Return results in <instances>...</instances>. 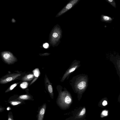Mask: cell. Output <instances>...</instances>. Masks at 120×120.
<instances>
[{
	"mask_svg": "<svg viewBox=\"0 0 120 120\" xmlns=\"http://www.w3.org/2000/svg\"><path fill=\"white\" fill-rule=\"evenodd\" d=\"M16 100L24 101L26 100H33L32 97L28 94H24L19 96L15 99Z\"/></svg>",
	"mask_w": 120,
	"mask_h": 120,
	"instance_id": "cell-7",
	"label": "cell"
},
{
	"mask_svg": "<svg viewBox=\"0 0 120 120\" xmlns=\"http://www.w3.org/2000/svg\"><path fill=\"white\" fill-rule=\"evenodd\" d=\"M0 54L3 60L8 64H13L17 61L16 57L10 51H3L1 52Z\"/></svg>",
	"mask_w": 120,
	"mask_h": 120,
	"instance_id": "cell-2",
	"label": "cell"
},
{
	"mask_svg": "<svg viewBox=\"0 0 120 120\" xmlns=\"http://www.w3.org/2000/svg\"><path fill=\"white\" fill-rule=\"evenodd\" d=\"M7 102L9 104L13 106H18L25 103L24 101L16 100L15 99H9Z\"/></svg>",
	"mask_w": 120,
	"mask_h": 120,
	"instance_id": "cell-5",
	"label": "cell"
},
{
	"mask_svg": "<svg viewBox=\"0 0 120 120\" xmlns=\"http://www.w3.org/2000/svg\"><path fill=\"white\" fill-rule=\"evenodd\" d=\"M46 83L48 91L50 95L51 98L53 99V94L52 87L49 80L47 78L46 79Z\"/></svg>",
	"mask_w": 120,
	"mask_h": 120,
	"instance_id": "cell-9",
	"label": "cell"
},
{
	"mask_svg": "<svg viewBox=\"0 0 120 120\" xmlns=\"http://www.w3.org/2000/svg\"><path fill=\"white\" fill-rule=\"evenodd\" d=\"M52 36L54 38H56L58 36V34L56 32L52 34Z\"/></svg>",
	"mask_w": 120,
	"mask_h": 120,
	"instance_id": "cell-20",
	"label": "cell"
},
{
	"mask_svg": "<svg viewBox=\"0 0 120 120\" xmlns=\"http://www.w3.org/2000/svg\"><path fill=\"white\" fill-rule=\"evenodd\" d=\"M105 0L115 8H116V4L114 0Z\"/></svg>",
	"mask_w": 120,
	"mask_h": 120,
	"instance_id": "cell-14",
	"label": "cell"
},
{
	"mask_svg": "<svg viewBox=\"0 0 120 120\" xmlns=\"http://www.w3.org/2000/svg\"><path fill=\"white\" fill-rule=\"evenodd\" d=\"M19 83V82L14 83L11 85L5 91L6 93L13 90Z\"/></svg>",
	"mask_w": 120,
	"mask_h": 120,
	"instance_id": "cell-13",
	"label": "cell"
},
{
	"mask_svg": "<svg viewBox=\"0 0 120 120\" xmlns=\"http://www.w3.org/2000/svg\"><path fill=\"white\" fill-rule=\"evenodd\" d=\"M5 109V107L0 106V113L4 111Z\"/></svg>",
	"mask_w": 120,
	"mask_h": 120,
	"instance_id": "cell-19",
	"label": "cell"
},
{
	"mask_svg": "<svg viewBox=\"0 0 120 120\" xmlns=\"http://www.w3.org/2000/svg\"><path fill=\"white\" fill-rule=\"evenodd\" d=\"M102 104L104 106L106 105L107 104V101L105 100L104 101L102 102Z\"/></svg>",
	"mask_w": 120,
	"mask_h": 120,
	"instance_id": "cell-22",
	"label": "cell"
},
{
	"mask_svg": "<svg viewBox=\"0 0 120 120\" xmlns=\"http://www.w3.org/2000/svg\"><path fill=\"white\" fill-rule=\"evenodd\" d=\"M46 107V103H44L39 107L37 111L38 114L36 116L37 120H43Z\"/></svg>",
	"mask_w": 120,
	"mask_h": 120,
	"instance_id": "cell-4",
	"label": "cell"
},
{
	"mask_svg": "<svg viewBox=\"0 0 120 120\" xmlns=\"http://www.w3.org/2000/svg\"><path fill=\"white\" fill-rule=\"evenodd\" d=\"M28 83L27 82H24L22 83L20 85V87L23 89L27 88L28 86Z\"/></svg>",
	"mask_w": 120,
	"mask_h": 120,
	"instance_id": "cell-17",
	"label": "cell"
},
{
	"mask_svg": "<svg viewBox=\"0 0 120 120\" xmlns=\"http://www.w3.org/2000/svg\"><path fill=\"white\" fill-rule=\"evenodd\" d=\"M20 73H13L4 76L0 79V84H4L15 80L20 76Z\"/></svg>",
	"mask_w": 120,
	"mask_h": 120,
	"instance_id": "cell-3",
	"label": "cell"
},
{
	"mask_svg": "<svg viewBox=\"0 0 120 120\" xmlns=\"http://www.w3.org/2000/svg\"><path fill=\"white\" fill-rule=\"evenodd\" d=\"M108 115V111L107 110H104L103 111L101 114V117H103L106 116Z\"/></svg>",
	"mask_w": 120,
	"mask_h": 120,
	"instance_id": "cell-18",
	"label": "cell"
},
{
	"mask_svg": "<svg viewBox=\"0 0 120 120\" xmlns=\"http://www.w3.org/2000/svg\"><path fill=\"white\" fill-rule=\"evenodd\" d=\"M86 110L85 108H84L78 115V116L79 118L83 116L85 114Z\"/></svg>",
	"mask_w": 120,
	"mask_h": 120,
	"instance_id": "cell-16",
	"label": "cell"
},
{
	"mask_svg": "<svg viewBox=\"0 0 120 120\" xmlns=\"http://www.w3.org/2000/svg\"><path fill=\"white\" fill-rule=\"evenodd\" d=\"M33 74H30L27 75L22 77V80L23 81H30L34 78Z\"/></svg>",
	"mask_w": 120,
	"mask_h": 120,
	"instance_id": "cell-11",
	"label": "cell"
},
{
	"mask_svg": "<svg viewBox=\"0 0 120 120\" xmlns=\"http://www.w3.org/2000/svg\"><path fill=\"white\" fill-rule=\"evenodd\" d=\"M11 22L12 23H15L16 22V21L14 19L12 18L11 19Z\"/></svg>",
	"mask_w": 120,
	"mask_h": 120,
	"instance_id": "cell-23",
	"label": "cell"
},
{
	"mask_svg": "<svg viewBox=\"0 0 120 120\" xmlns=\"http://www.w3.org/2000/svg\"><path fill=\"white\" fill-rule=\"evenodd\" d=\"M49 46V44L47 43H45L43 45V47L47 49L48 48Z\"/></svg>",
	"mask_w": 120,
	"mask_h": 120,
	"instance_id": "cell-21",
	"label": "cell"
},
{
	"mask_svg": "<svg viewBox=\"0 0 120 120\" xmlns=\"http://www.w3.org/2000/svg\"><path fill=\"white\" fill-rule=\"evenodd\" d=\"M8 120H14L13 113L11 111H10L8 112Z\"/></svg>",
	"mask_w": 120,
	"mask_h": 120,
	"instance_id": "cell-15",
	"label": "cell"
},
{
	"mask_svg": "<svg viewBox=\"0 0 120 120\" xmlns=\"http://www.w3.org/2000/svg\"><path fill=\"white\" fill-rule=\"evenodd\" d=\"M113 18L103 15H101V21L106 23H111L113 20Z\"/></svg>",
	"mask_w": 120,
	"mask_h": 120,
	"instance_id": "cell-8",
	"label": "cell"
},
{
	"mask_svg": "<svg viewBox=\"0 0 120 120\" xmlns=\"http://www.w3.org/2000/svg\"><path fill=\"white\" fill-rule=\"evenodd\" d=\"M72 101L71 98L68 93L66 91H61L59 93L56 103L60 109L65 110L69 107Z\"/></svg>",
	"mask_w": 120,
	"mask_h": 120,
	"instance_id": "cell-1",
	"label": "cell"
},
{
	"mask_svg": "<svg viewBox=\"0 0 120 120\" xmlns=\"http://www.w3.org/2000/svg\"><path fill=\"white\" fill-rule=\"evenodd\" d=\"M80 0H72L68 3L63 10V12H64L70 9L78 4Z\"/></svg>",
	"mask_w": 120,
	"mask_h": 120,
	"instance_id": "cell-6",
	"label": "cell"
},
{
	"mask_svg": "<svg viewBox=\"0 0 120 120\" xmlns=\"http://www.w3.org/2000/svg\"><path fill=\"white\" fill-rule=\"evenodd\" d=\"M86 85V83L84 81H82L79 82L77 85V88L79 90L84 89Z\"/></svg>",
	"mask_w": 120,
	"mask_h": 120,
	"instance_id": "cell-12",
	"label": "cell"
},
{
	"mask_svg": "<svg viewBox=\"0 0 120 120\" xmlns=\"http://www.w3.org/2000/svg\"><path fill=\"white\" fill-rule=\"evenodd\" d=\"M33 72L34 76L35 77V78L31 83L30 85L32 84L37 80L40 74V71L38 68H36L34 69L33 71Z\"/></svg>",
	"mask_w": 120,
	"mask_h": 120,
	"instance_id": "cell-10",
	"label": "cell"
}]
</instances>
